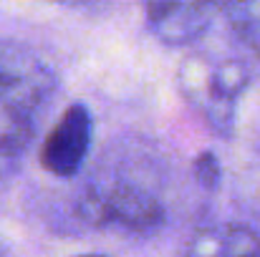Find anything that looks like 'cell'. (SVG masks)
I'll list each match as a JSON object with an SVG mask.
<instances>
[{
  "instance_id": "4",
  "label": "cell",
  "mask_w": 260,
  "mask_h": 257,
  "mask_svg": "<svg viewBox=\"0 0 260 257\" xmlns=\"http://www.w3.org/2000/svg\"><path fill=\"white\" fill-rule=\"evenodd\" d=\"M212 13L210 3H149L147 23L162 43L184 46L207 30Z\"/></svg>"
},
{
  "instance_id": "2",
  "label": "cell",
  "mask_w": 260,
  "mask_h": 257,
  "mask_svg": "<svg viewBox=\"0 0 260 257\" xmlns=\"http://www.w3.org/2000/svg\"><path fill=\"white\" fill-rule=\"evenodd\" d=\"M88 146L91 114L84 103H71L58 119V124L48 131L41 149V164L56 176H74L86 159Z\"/></svg>"
},
{
  "instance_id": "1",
  "label": "cell",
  "mask_w": 260,
  "mask_h": 257,
  "mask_svg": "<svg viewBox=\"0 0 260 257\" xmlns=\"http://www.w3.org/2000/svg\"><path fill=\"white\" fill-rule=\"evenodd\" d=\"M192 63L205 76V81H192L187 76H179V88L187 96L189 103L200 106V111L212 124H228L233 119L235 98L245 91L250 81L248 66L240 61H222L217 66H207L202 58L192 56Z\"/></svg>"
},
{
  "instance_id": "5",
  "label": "cell",
  "mask_w": 260,
  "mask_h": 257,
  "mask_svg": "<svg viewBox=\"0 0 260 257\" xmlns=\"http://www.w3.org/2000/svg\"><path fill=\"white\" fill-rule=\"evenodd\" d=\"M182 257H260V235L245 225L200 230Z\"/></svg>"
},
{
  "instance_id": "3",
  "label": "cell",
  "mask_w": 260,
  "mask_h": 257,
  "mask_svg": "<svg viewBox=\"0 0 260 257\" xmlns=\"http://www.w3.org/2000/svg\"><path fill=\"white\" fill-rule=\"evenodd\" d=\"M88 214L104 222H119L129 230L144 232L162 222L165 212L159 202L137 187H114L88 199Z\"/></svg>"
},
{
  "instance_id": "7",
  "label": "cell",
  "mask_w": 260,
  "mask_h": 257,
  "mask_svg": "<svg viewBox=\"0 0 260 257\" xmlns=\"http://www.w3.org/2000/svg\"><path fill=\"white\" fill-rule=\"evenodd\" d=\"M79 257H106V255H79Z\"/></svg>"
},
{
  "instance_id": "6",
  "label": "cell",
  "mask_w": 260,
  "mask_h": 257,
  "mask_svg": "<svg viewBox=\"0 0 260 257\" xmlns=\"http://www.w3.org/2000/svg\"><path fill=\"white\" fill-rule=\"evenodd\" d=\"M194 176L207 189L217 187V181H220V162H217V157L212 152H202L197 157V162H194Z\"/></svg>"
}]
</instances>
